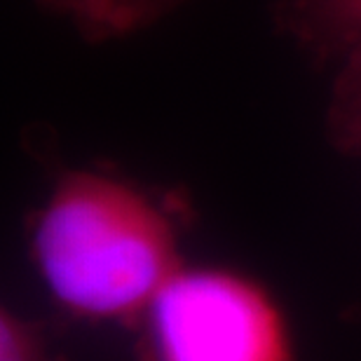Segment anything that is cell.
<instances>
[{
  "instance_id": "obj_3",
  "label": "cell",
  "mask_w": 361,
  "mask_h": 361,
  "mask_svg": "<svg viewBox=\"0 0 361 361\" xmlns=\"http://www.w3.org/2000/svg\"><path fill=\"white\" fill-rule=\"evenodd\" d=\"M281 28L317 54L361 45V0H284Z\"/></svg>"
},
{
  "instance_id": "obj_5",
  "label": "cell",
  "mask_w": 361,
  "mask_h": 361,
  "mask_svg": "<svg viewBox=\"0 0 361 361\" xmlns=\"http://www.w3.org/2000/svg\"><path fill=\"white\" fill-rule=\"evenodd\" d=\"M0 361H61L49 348L40 324L28 322L12 310L0 312Z\"/></svg>"
},
{
  "instance_id": "obj_4",
  "label": "cell",
  "mask_w": 361,
  "mask_h": 361,
  "mask_svg": "<svg viewBox=\"0 0 361 361\" xmlns=\"http://www.w3.org/2000/svg\"><path fill=\"white\" fill-rule=\"evenodd\" d=\"M180 0H38L47 12L71 21L87 40L139 33L171 12Z\"/></svg>"
},
{
  "instance_id": "obj_1",
  "label": "cell",
  "mask_w": 361,
  "mask_h": 361,
  "mask_svg": "<svg viewBox=\"0 0 361 361\" xmlns=\"http://www.w3.org/2000/svg\"><path fill=\"white\" fill-rule=\"evenodd\" d=\"M31 256L56 305L87 322H136L183 268L169 216L139 188L75 169L52 188Z\"/></svg>"
},
{
  "instance_id": "obj_2",
  "label": "cell",
  "mask_w": 361,
  "mask_h": 361,
  "mask_svg": "<svg viewBox=\"0 0 361 361\" xmlns=\"http://www.w3.org/2000/svg\"><path fill=\"white\" fill-rule=\"evenodd\" d=\"M143 361H293L272 293L226 268H180L141 317Z\"/></svg>"
},
{
  "instance_id": "obj_6",
  "label": "cell",
  "mask_w": 361,
  "mask_h": 361,
  "mask_svg": "<svg viewBox=\"0 0 361 361\" xmlns=\"http://www.w3.org/2000/svg\"><path fill=\"white\" fill-rule=\"evenodd\" d=\"M345 92H361V61H359V68H357V85H350V90H345ZM348 104H350V115H345V129H348V125H350L352 132L348 136H350V139H359V129H361V99L345 101V106H348Z\"/></svg>"
}]
</instances>
